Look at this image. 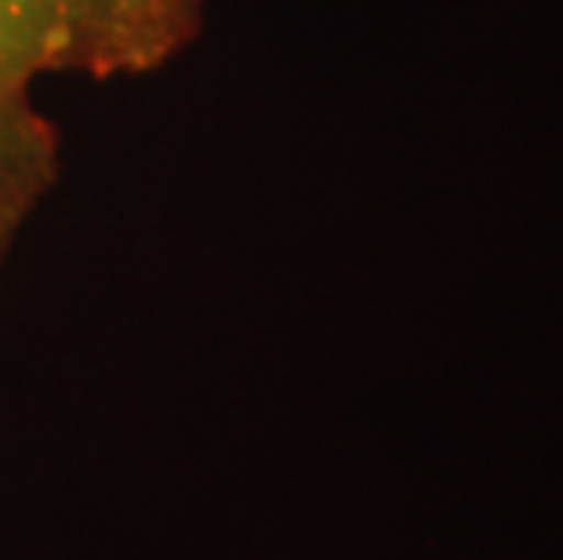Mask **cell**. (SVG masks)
I'll use <instances>...</instances> for the list:
<instances>
[{"label":"cell","mask_w":563,"mask_h":560,"mask_svg":"<svg viewBox=\"0 0 563 560\" xmlns=\"http://www.w3.org/2000/svg\"><path fill=\"white\" fill-rule=\"evenodd\" d=\"M208 0H0V244L52 178V128L33 110L44 77L153 74L200 33Z\"/></svg>","instance_id":"6da1fadb"}]
</instances>
